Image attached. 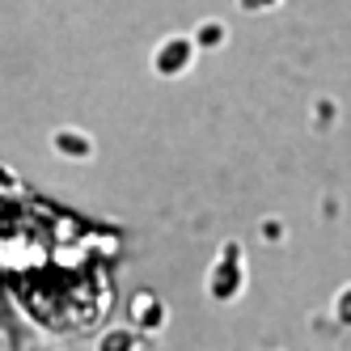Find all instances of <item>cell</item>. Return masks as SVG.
I'll return each mask as SVG.
<instances>
[{
	"mask_svg": "<svg viewBox=\"0 0 351 351\" xmlns=\"http://www.w3.org/2000/svg\"><path fill=\"white\" fill-rule=\"evenodd\" d=\"M241 284H245V267H241V245L237 241H229L220 250V263L212 267V275H208V292L216 296V300H233L237 292H241Z\"/></svg>",
	"mask_w": 351,
	"mask_h": 351,
	"instance_id": "6da1fadb",
	"label": "cell"
},
{
	"mask_svg": "<svg viewBox=\"0 0 351 351\" xmlns=\"http://www.w3.org/2000/svg\"><path fill=\"white\" fill-rule=\"evenodd\" d=\"M195 51L199 47L182 34H169L165 43H157V51H153V72L157 77H182V72H191L195 64Z\"/></svg>",
	"mask_w": 351,
	"mask_h": 351,
	"instance_id": "7a4b0ae2",
	"label": "cell"
},
{
	"mask_svg": "<svg viewBox=\"0 0 351 351\" xmlns=\"http://www.w3.org/2000/svg\"><path fill=\"white\" fill-rule=\"evenodd\" d=\"M161 326H165V305L157 296L140 292L132 300V330H161Z\"/></svg>",
	"mask_w": 351,
	"mask_h": 351,
	"instance_id": "3957f363",
	"label": "cell"
},
{
	"mask_svg": "<svg viewBox=\"0 0 351 351\" xmlns=\"http://www.w3.org/2000/svg\"><path fill=\"white\" fill-rule=\"evenodd\" d=\"M56 148H60L64 157L81 161V157H89V153H93V140H89V136H81V132H72V128H64V132H56Z\"/></svg>",
	"mask_w": 351,
	"mask_h": 351,
	"instance_id": "277c9868",
	"label": "cell"
},
{
	"mask_svg": "<svg viewBox=\"0 0 351 351\" xmlns=\"http://www.w3.org/2000/svg\"><path fill=\"white\" fill-rule=\"evenodd\" d=\"M195 47H224L229 43V30H224V21H199V30H195V38H191Z\"/></svg>",
	"mask_w": 351,
	"mask_h": 351,
	"instance_id": "5b68a950",
	"label": "cell"
},
{
	"mask_svg": "<svg viewBox=\"0 0 351 351\" xmlns=\"http://www.w3.org/2000/svg\"><path fill=\"white\" fill-rule=\"evenodd\" d=\"M140 347V330H106L97 351H136Z\"/></svg>",
	"mask_w": 351,
	"mask_h": 351,
	"instance_id": "8992f818",
	"label": "cell"
},
{
	"mask_svg": "<svg viewBox=\"0 0 351 351\" xmlns=\"http://www.w3.org/2000/svg\"><path fill=\"white\" fill-rule=\"evenodd\" d=\"M335 322L351 330V288H343V292L335 296Z\"/></svg>",
	"mask_w": 351,
	"mask_h": 351,
	"instance_id": "52a82bcc",
	"label": "cell"
},
{
	"mask_svg": "<svg viewBox=\"0 0 351 351\" xmlns=\"http://www.w3.org/2000/svg\"><path fill=\"white\" fill-rule=\"evenodd\" d=\"M263 237H267V241H280V237H284V224H280V220H267V224H263Z\"/></svg>",
	"mask_w": 351,
	"mask_h": 351,
	"instance_id": "ba28073f",
	"label": "cell"
}]
</instances>
